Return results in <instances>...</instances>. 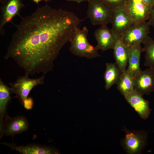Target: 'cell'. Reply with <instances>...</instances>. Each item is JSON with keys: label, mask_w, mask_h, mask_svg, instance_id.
<instances>
[{"label": "cell", "mask_w": 154, "mask_h": 154, "mask_svg": "<svg viewBox=\"0 0 154 154\" xmlns=\"http://www.w3.org/2000/svg\"><path fill=\"white\" fill-rule=\"evenodd\" d=\"M25 5L22 0H6L1 3L0 6V33L3 36L4 25L7 23L11 22V20L16 16L22 17L20 12Z\"/></svg>", "instance_id": "52a82bcc"}, {"label": "cell", "mask_w": 154, "mask_h": 154, "mask_svg": "<svg viewBox=\"0 0 154 154\" xmlns=\"http://www.w3.org/2000/svg\"><path fill=\"white\" fill-rule=\"evenodd\" d=\"M142 1L147 6L150 11L154 3V0H142Z\"/></svg>", "instance_id": "603a6c76"}, {"label": "cell", "mask_w": 154, "mask_h": 154, "mask_svg": "<svg viewBox=\"0 0 154 154\" xmlns=\"http://www.w3.org/2000/svg\"><path fill=\"white\" fill-rule=\"evenodd\" d=\"M21 18L4 57L13 59L25 75H45L52 70L54 61L80 21L73 13L47 4Z\"/></svg>", "instance_id": "6da1fadb"}, {"label": "cell", "mask_w": 154, "mask_h": 154, "mask_svg": "<svg viewBox=\"0 0 154 154\" xmlns=\"http://www.w3.org/2000/svg\"><path fill=\"white\" fill-rule=\"evenodd\" d=\"M1 144L10 147L11 150L18 151L22 154H58L59 151L56 148L50 146L36 143H32L26 145H18L13 143L3 142Z\"/></svg>", "instance_id": "30bf717a"}, {"label": "cell", "mask_w": 154, "mask_h": 154, "mask_svg": "<svg viewBox=\"0 0 154 154\" xmlns=\"http://www.w3.org/2000/svg\"><path fill=\"white\" fill-rule=\"evenodd\" d=\"M123 10L134 23L149 20L150 10L142 0H127Z\"/></svg>", "instance_id": "ba28073f"}, {"label": "cell", "mask_w": 154, "mask_h": 154, "mask_svg": "<svg viewBox=\"0 0 154 154\" xmlns=\"http://www.w3.org/2000/svg\"><path fill=\"white\" fill-rule=\"evenodd\" d=\"M94 35L97 42L96 46L103 51L113 49L118 38L111 29L106 26H101L96 29Z\"/></svg>", "instance_id": "8fae6325"}, {"label": "cell", "mask_w": 154, "mask_h": 154, "mask_svg": "<svg viewBox=\"0 0 154 154\" xmlns=\"http://www.w3.org/2000/svg\"><path fill=\"white\" fill-rule=\"evenodd\" d=\"M45 75L36 79H31L28 75L19 76L13 83H10L12 93L16 95L17 98L27 109H31L33 102L31 98L28 96L32 88L35 86L44 83Z\"/></svg>", "instance_id": "3957f363"}, {"label": "cell", "mask_w": 154, "mask_h": 154, "mask_svg": "<svg viewBox=\"0 0 154 154\" xmlns=\"http://www.w3.org/2000/svg\"><path fill=\"white\" fill-rule=\"evenodd\" d=\"M29 124L27 118L22 116L11 117H5L0 127V139L4 135L13 136L26 131L29 129Z\"/></svg>", "instance_id": "8992f818"}, {"label": "cell", "mask_w": 154, "mask_h": 154, "mask_svg": "<svg viewBox=\"0 0 154 154\" xmlns=\"http://www.w3.org/2000/svg\"><path fill=\"white\" fill-rule=\"evenodd\" d=\"M142 43V51L145 52L144 64L154 70V40L148 35Z\"/></svg>", "instance_id": "ffe728a7"}, {"label": "cell", "mask_w": 154, "mask_h": 154, "mask_svg": "<svg viewBox=\"0 0 154 154\" xmlns=\"http://www.w3.org/2000/svg\"><path fill=\"white\" fill-rule=\"evenodd\" d=\"M6 0H0V2L1 3H2L4 2Z\"/></svg>", "instance_id": "484cf974"}, {"label": "cell", "mask_w": 154, "mask_h": 154, "mask_svg": "<svg viewBox=\"0 0 154 154\" xmlns=\"http://www.w3.org/2000/svg\"><path fill=\"white\" fill-rule=\"evenodd\" d=\"M110 6L114 11L123 9L127 0H101Z\"/></svg>", "instance_id": "44dd1931"}, {"label": "cell", "mask_w": 154, "mask_h": 154, "mask_svg": "<svg viewBox=\"0 0 154 154\" xmlns=\"http://www.w3.org/2000/svg\"><path fill=\"white\" fill-rule=\"evenodd\" d=\"M130 47L125 45L118 37L113 49L115 63L121 72L127 69Z\"/></svg>", "instance_id": "9a60e30c"}, {"label": "cell", "mask_w": 154, "mask_h": 154, "mask_svg": "<svg viewBox=\"0 0 154 154\" xmlns=\"http://www.w3.org/2000/svg\"><path fill=\"white\" fill-rule=\"evenodd\" d=\"M127 102L137 112L142 119H147L151 113L149 102L135 90L124 96Z\"/></svg>", "instance_id": "7c38bea8"}, {"label": "cell", "mask_w": 154, "mask_h": 154, "mask_svg": "<svg viewBox=\"0 0 154 154\" xmlns=\"http://www.w3.org/2000/svg\"><path fill=\"white\" fill-rule=\"evenodd\" d=\"M68 1H73L77 3H81L88 1V0H66Z\"/></svg>", "instance_id": "cb8c5ba5"}, {"label": "cell", "mask_w": 154, "mask_h": 154, "mask_svg": "<svg viewBox=\"0 0 154 154\" xmlns=\"http://www.w3.org/2000/svg\"><path fill=\"white\" fill-rule=\"evenodd\" d=\"M150 26L148 21L134 23L119 37L129 47L141 44L150 33Z\"/></svg>", "instance_id": "5b68a950"}, {"label": "cell", "mask_w": 154, "mask_h": 154, "mask_svg": "<svg viewBox=\"0 0 154 154\" xmlns=\"http://www.w3.org/2000/svg\"><path fill=\"white\" fill-rule=\"evenodd\" d=\"M87 15L94 25L106 26L111 23L114 10L101 0H88Z\"/></svg>", "instance_id": "277c9868"}, {"label": "cell", "mask_w": 154, "mask_h": 154, "mask_svg": "<svg viewBox=\"0 0 154 154\" xmlns=\"http://www.w3.org/2000/svg\"><path fill=\"white\" fill-rule=\"evenodd\" d=\"M34 2L38 4V2L40 1H45L46 3H47L48 1H49V0H32Z\"/></svg>", "instance_id": "d4e9b609"}, {"label": "cell", "mask_w": 154, "mask_h": 154, "mask_svg": "<svg viewBox=\"0 0 154 154\" xmlns=\"http://www.w3.org/2000/svg\"><path fill=\"white\" fill-rule=\"evenodd\" d=\"M111 23V29L118 37L126 31L134 23L123 9L114 11Z\"/></svg>", "instance_id": "4fadbf2b"}, {"label": "cell", "mask_w": 154, "mask_h": 154, "mask_svg": "<svg viewBox=\"0 0 154 154\" xmlns=\"http://www.w3.org/2000/svg\"><path fill=\"white\" fill-rule=\"evenodd\" d=\"M147 134L129 131L127 133L124 144L127 152L130 154L139 153L146 144Z\"/></svg>", "instance_id": "5bb4252c"}, {"label": "cell", "mask_w": 154, "mask_h": 154, "mask_svg": "<svg viewBox=\"0 0 154 154\" xmlns=\"http://www.w3.org/2000/svg\"><path fill=\"white\" fill-rule=\"evenodd\" d=\"M121 72L115 63H106L104 78L105 81V87L106 90L110 88L114 85L117 84Z\"/></svg>", "instance_id": "ac0fdd59"}, {"label": "cell", "mask_w": 154, "mask_h": 154, "mask_svg": "<svg viewBox=\"0 0 154 154\" xmlns=\"http://www.w3.org/2000/svg\"><path fill=\"white\" fill-rule=\"evenodd\" d=\"M134 88L142 95L154 92V70L150 68L142 70L133 76Z\"/></svg>", "instance_id": "9c48e42d"}, {"label": "cell", "mask_w": 154, "mask_h": 154, "mask_svg": "<svg viewBox=\"0 0 154 154\" xmlns=\"http://www.w3.org/2000/svg\"><path fill=\"white\" fill-rule=\"evenodd\" d=\"M142 48L141 44L130 47L127 70L133 76L139 73L142 70L140 68V59Z\"/></svg>", "instance_id": "2e32d148"}, {"label": "cell", "mask_w": 154, "mask_h": 154, "mask_svg": "<svg viewBox=\"0 0 154 154\" xmlns=\"http://www.w3.org/2000/svg\"><path fill=\"white\" fill-rule=\"evenodd\" d=\"M88 30L86 27L82 29H76L70 41L69 50L74 55L80 57L92 59L100 56L96 46H94L89 42L87 36Z\"/></svg>", "instance_id": "7a4b0ae2"}, {"label": "cell", "mask_w": 154, "mask_h": 154, "mask_svg": "<svg viewBox=\"0 0 154 154\" xmlns=\"http://www.w3.org/2000/svg\"><path fill=\"white\" fill-rule=\"evenodd\" d=\"M12 93L10 88L9 87L0 79V127L2 125L4 118L8 116L7 110L12 97Z\"/></svg>", "instance_id": "e0dca14e"}, {"label": "cell", "mask_w": 154, "mask_h": 154, "mask_svg": "<svg viewBox=\"0 0 154 154\" xmlns=\"http://www.w3.org/2000/svg\"><path fill=\"white\" fill-rule=\"evenodd\" d=\"M149 20L150 26L154 28V3L150 11Z\"/></svg>", "instance_id": "7402d4cb"}, {"label": "cell", "mask_w": 154, "mask_h": 154, "mask_svg": "<svg viewBox=\"0 0 154 154\" xmlns=\"http://www.w3.org/2000/svg\"><path fill=\"white\" fill-rule=\"evenodd\" d=\"M116 84L117 89L124 96L134 90L133 76L127 69L121 72Z\"/></svg>", "instance_id": "d6986e66"}]
</instances>
